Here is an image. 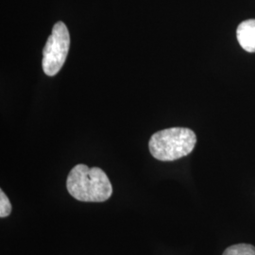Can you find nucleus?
<instances>
[{"label": "nucleus", "mask_w": 255, "mask_h": 255, "mask_svg": "<svg viewBox=\"0 0 255 255\" xmlns=\"http://www.w3.org/2000/svg\"><path fill=\"white\" fill-rule=\"evenodd\" d=\"M68 193L82 202H104L113 194V186L107 174L100 167L86 164L75 165L66 180Z\"/></svg>", "instance_id": "nucleus-1"}, {"label": "nucleus", "mask_w": 255, "mask_h": 255, "mask_svg": "<svg viewBox=\"0 0 255 255\" xmlns=\"http://www.w3.org/2000/svg\"><path fill=\"white\" fill-rule=\"evenodd\" d=\"M197 143L195 132L187 128H170L155 132L148 148L155 159L171 162L190 154Z\"/></svg>", "instance_id": "nucleus-2"}, {"label": "nucleus", "mask_w": 255, "mask_h": 255, "mask_svg": "<svg viewBox=\"0 0 255 255\" xmlns=\"http://www.w3.org/2000/svg\"><path fill=\"white\" fill-rule=\"evenodd\" d=\"M70 47V35L63 22H58L43 50V69L47 76H55L62 69Z\"/></svg>", "instance_id": "nucleus-3"}, {"label": "nucleus", "mask_w": 255, "mask_h": 255, "mask_svg": "<svg viewBox=\"0 0 255 255\" xmlns=\"http://www.w3.org/2000/svg\"><path fill=\"white\" fill-rule=\"evenodd\" d=\"M237 37L244 50L251 53L255 52V19L242 22L237 27Z\"/></svg>", "instance_id": "nucleus-4"}, {"label": "nucleus", "mask_w": 255, "mask_h": 255, "mask_svg": "<svg viewBox=\"0 0 255 255\" xmlns=\"http://www.w3.org/2000/svg\"><path fill=\"white\" fill-rule=\"evenodd\" d=\"M222 255H255V247L250 244H237L227 248Z\"/></svg>", "instance_id": "nucleus-5"}, {"label": "nucleus", "mask_w": 255, "mask_h": 255, "mask_svg": "<svg viewBox=\"0 0 255 255\" xmlns=\"http://www.w3.org/2000/svg\"><path fill=\"white\" fill-rule=\"evenodd\" d=\"M11 213V204L6 194L0 190V218L4 219L9 217Z\"/></svg>", "instance_id": "nucleus-6"}]
</instances>
